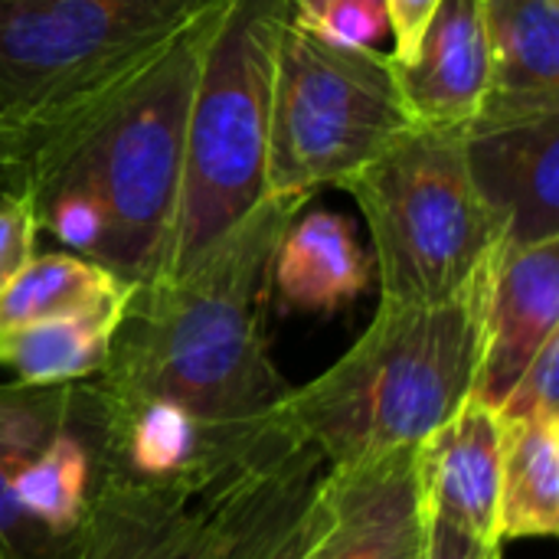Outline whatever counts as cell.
<instances>
[{"mask_svg":"<svg viewBox=\"0 0 559 559\" xmlns=\"http://www.w3.org/2000/svg\"><path fill=\"white\" fill-rule=\"evenodd\" d=\"M485 29L488 95L468 131L559 115V0H485Z\"/></svg>","mask_w":559,"mask_h":559,"instance_id":"12","label":"cell"},{"mask_svg":"<svg viewBox=\"0 0 559 559\" xmlns=\"http://www.w3.org/2000/svg\"><path fill=\"white\" fill-rule=\"evenodd\" d=\"M491 272L439 305L380 301L344 357L292 386L275 419L328 465L423 445L475 396Z\"/></svg>","mask_w":559,"mask_h":559,"instance_id":"4","label":"cell"},{"mask_svg":"<svg viewBox=\"0 0 559 559\" xmlns=\"http://www.w3.org/2000/svg\"><path fill=\"white\" fill-rule=\"evenodd\" d=\"M226 0H0V121L36 138L151 66Z\"/></svg>","mask_w":559,"mask_h":559,"instance_id":"7","label":"cell"},{"mask_svg":"<svg viewBox=\"0 0 559 559\" xmlns=\"http://www.w3.org/2000/svg\"><path fill=\"white\" fill-rule=\"evenodd\" d=\"M341 190L367 219L380 301H449L478 285L508 246L472 180L465 131L413 128Z\"/></svg>","mask_w":559,"mask_h":559,"instance_id":"6","label":"cell"},{"mask_svg":"<svg viewBox=\"0 0 559 559\" xmlns=\"http://www.w3.org/2000/svg\"><path fill=\"white\" fill-rule=\"evenodd\" d=\"M98 468V442L75 383L62 429L16 475L13 501L36 527L66 544L88 508Z\"/></svg>","mask_w":559,"mask_h":559,"instance_id":"17","label":"cell"},{"mask_svg":"<svg viewBox=\"0 0 559 559\" xmlns=\"http://www.w3.org/2000/svg\"><path fill=\"white\" fill-rule=\"evenodd\" d=\"M559 423L501 419L498 540L557 537Z\"/></svg>","mask_w":559,"mask_h":559,"instance_id":"18","label":"cell"},{"mask_svg":"<svg viewBox=\"0 0 559 559\" xmlns=\"http://www.w3.org/2000/svg\"><path fill=\"white\" fill-rule=\"evenodd\" d=\"M465 160L508 246L559 239V115L468 131Z\"/></svg>","mask_w":559,"mask_h":559,"instance_id":"11","label":"cell"},{"mask_svg":"<svg viewBox=\"0 0 559 559\" xmlns=\"http://www.w3.org/2000/svg\"><path fill=\"white\" fill-rule=\"evenodd\" d=\"M501 419H531V423H559V334L550 337L540 354L531 360L504 406Z\"/></svg>","mask_w":559,"mask_h":559,"instance_id":"21","label":"cell"},{"mask_svg":"<svg viewBox=\"0 0 559 559\" xmlns=\"http://www.w3.org/2000/svg\"><path fill=\"white\" fill-rule=\"evenodd\" d=\"M423 559H501V544H485L449 524L429 521Z\"/></svg>","mask_w":559,"mask_h":559,"instance_id":"26","label":"cell"},{"mask_svg":"<svg viewBox=\"0 0 559 559\" xmlns=\"http://www.w3.org/2000/svg\"><path fill=\"white\" fill-rule=\"evenodd\" d=\"M413 128L393 56L328 39L292 13L275 59L265 197L341 187Z\"/></svg>","mask_w":559,"mask_h":559,"instance_id":"8","label":"cell"},{"mask_svg":"<svg viewBox=\"0 0 559 559\" xmlns=\"http://www.w3.org/2000/svg\"><path fill=\"white\" fill-rule=\"evenodd\" d=\"M72 386L0 383V559H56L62 540L36 527L13 501L16 475L62 429Z\"/></svg>","mask_w":559,"mask_h":559,"instance_id":"16","label":"cell"},{"mask_svg":"<svg viewBox=\"0 0 559 559\" xmlns=\"http://www.w3.org/2000/svg\"><path fill=\"white\" fill-rule=\"evenodd\" d=\"M419 478L429 521L475 540H498L501 416L475 396L419 445ZM504 547V544H501Z\"/></svg>","mask_w":559,"mask_h":559,"instance_id":"14","label":"cell"},{"mask_svg":"<svg viewBox=\"0 0 559 559\" xmlns=\"http://www.w3.org/2000/svg\"><path fill=\"white\" fill-rule=\"evenodd\" d=\"M324 468L278 419L193 478L144 481L102 468L56 559H301Z\"/></svg>","mask_w":559,"mask_h":559,"instance_id":"3","label":"cell"},{"mask_svg":"<svg viewBox=\"0 0 559 559\" xmlns=\"http://www.w3.org/2000/svg\"><path fill=\"white\" fill-rule=\"evenodd\" d=\"M305 203L265 197L183 275L138 285L88 386L115 406L174 403L226 439L269 423L292 390L265 337L272 262Z\"/></svg>","mask_w":559,"mask_h":559,"instance_id":"1","label":"cell"},{"mask_svg":"<svg viewBox=\"0 0 559 559\" xmlns=\"http://www.w3.org/2000/svg\"><path fill=\"white\" fill-rule=\"evenodd\" d=\"M396 82L416 128L468 131L488 95L485 0H442Z\"/></svg>","mask_w":559,"mask_h":559,"instance_id":"13","label":"cell"},{"mask_svg":"<svg viewBox=\"0 0 559 559\" xmlns=\"http://www.w3.org/2000/svg\"><path fill=\"white\" fill-rule=\"evenodd\" d=\"M33 151H36V134L0 121V197L23 190Z\"/></svg>","mask_w":559,"mask_h":559,"instance_id":"25","label":"cell"},{"mask_svg":"<svg viewBox=\"0 0 559 559\" xmlns=\"http://www.w3.org/2000/svg\"><path fill=\"white\" fill-rule=\"evenodd\" d=\"M226 3L193 20L138 75L36 138L23 187L33 197L85 193L105 229L98 265L124 282H151L164 262L183 180L190 98Z\"/></svg>","mask_w":559,"mask_h":559,"instance_id":"2","label":"cell"},{"mask_svg":"<svg viewBox=\"0 0 559 559\" xmlns=\"http://www.w3.org/2000/svg\"><path fill=\"white\" fill-rule=\"evenodd\" d=\"M337 0H295V20H301L305 26H318L324 20V13L334 7Z\"/></svg>","mask_w":559,"mask_h":559,"instance_id":"27","label":"cell"},{"mask_svg":"<svg viewBox=\"0 0 559 559\" xmlns=\"http://www.w3.org/2000/svg\"><path fill=\"white\" fill-rule=\"evenodd\" d=\"M295 0H229L190 98L180 200L151 282L197 265L265 200L275 59Z\"/></svg>","mask_w":559,"mask_h":559,"instance_id":"5","label":"cell"},{"mask_svg":"<svg viewBox=\"0 0 559 559\" xmlns=\"http://www.w3.org/2000/svg\"><path fill=\"white\" fill-rule=\"evenodd\" d=\"M328 39L347 43V46H367L373 49L390 33V16L383 0H337L318 26Z\"/></svg>","mask_w":559,"mask_h":559,"instance_id":"23","label":"cell"},{"mask_svg":"<svg viewBox=\"0 0 559 559\" xmlns=\"http://www.w3.org/2000/svg\"><path fill=\"white\" fill-rule=\"evenodd\" d=\"M383 3H386V16H390V33L396 43L390 56H393V62L406 66L416 59L419 39L442 0H383Z\"/></svg>","mask_w":559,"mask_h":559,"instance_id":"24","label":"cell"},{"mask_svg":"<svg viewBox=\"0 0 559 559\" xmlns=\"http://www.w3.org/2000/svg\"><path fill=\"white\" fill-rule=\"evenodd\" d=\"M370 272V255L350 219L314 210L298 213L285 229L272 262V292L292 311L334 314L367 292Z\"/></svg>","mask_w":559,"mask_h":559,"instance_id":"15","label":"cell"},{"mask_svg":"<svg viewBox=\"0 0 559 559\" xmlns=\"http://www.w3.org/2000/svg\"><path fill=\"white\" fill-rule=\"evenodd\" d=\"M128 301L88 314L0 331V364L29 386H69L92 380L108 360Z\"/></svg>","mask_w":559,"mask_h":559,"instance_id":"19","label":"cell"},{"mask_svg":"<svg viewBox=\"0 0 559 559\" xmlns=\"http://www.w3.org/2000/svg\"><path fill=\"white\" fill-rule=\"evenodd\" d=\"M429 514L419 445L328 465L301 559H423Z\"/></svg>","mask_w":559,"mask_h":559,"instance_id":"9","label":"cell"},{"mask_svg":"<svg viewBox=\"0 0 559 559\" xmlns=\"http://www.w3.org/2000/svg\"><path fill=\"white\" fill-rule=\"evenodd\" d=\"M134 288V282H124L82 255H36L0 295V331L124 305Z\"/></svg>","mask_w":559,"mask_h":559,"instance_id":"20","label":"cell"},{"mask_svg":"<svg viewBox=\"0 0 559 559\" xmlns=\"http://www.w3.org/2000/svg\"><path fill=\"white\" fill-rule=\"evenodd\" d=\"M39 219L29 190L0 197V295L16 282V275L36 259Z\"/></svg>","mask_w":559,"mask_h":559,"instance_id":"22","label":"cell"},{"mask_svg":"<svg viewBox=\"0 0 559 559\" xmlns=\"http://www.w3.org/2000/svg\"><path fill=\"white\" fill-rule=\"evenodd\" d=\"M559 334V239L504 246L485 301L475 400L501 409L540 347Z\"/></svg>","mask_w":559,"mask_h":559,"instance_id":"10","label":"cell"}]
</instances>
